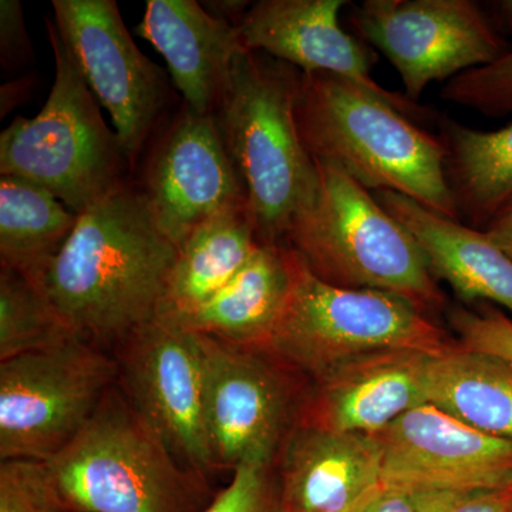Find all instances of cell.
Returning <instances> with one entry per match:
<instances>
[{"mask_svg": "<svg viewBox=\"0 0 512 512\" xmlns=\"http://www.w3.org/2000/svg\"><path fill=\"white\" fill-rule=\"evenodd\" d=\"M177 254L144 192L126 183L79 214L32 284L77 338L116 348L157 318Z\"/></svg>", "mask_w": 512, "mask_h": 512, "instance_id": "1", "label": "cell"}, {"mask_svg": "<svg viewBox=\"0 0 512 512\" xmlns=\"http://www.w3.org/2000/svg\"><path fill=\"white\" fill-rule=\"evenodd\" d=\"M295 116L313 160L339 168L369 191L397 192L458 220L440 137L392 104L340 77L301 72Z\"/></svg>", "mask_w": 512, "mask_h": 512, "instance_id": "2", "label": "cell"}, {"mask_svg": "<svg viewBox=\"0 0 512 512\" xmlns=\"http://www.w3.org/2000/svg\"><path fill=\"white\" fill-rule=\"evenodd\" d=\"M299 79L291 64L242 50L212 114L261 244H285L318 190V167L296 124Z\"/></svg>", "mask_w": 512, "mask_h": 512, "instance_id": "3", "label": "cell"}, {"mask_svg": "<svg viewBox=\"0 0 512 512\" xmlns=\"http://www.w3.org/2000/svg\"><path fill=\"white\" fill-rule=\"evenodd\" d=\"M315 163L318 190L285 244L326 284L394 293L427 313L443 308L444 293L413 235L372 191L339 168Z\"/></svg>", "mask_w": 512, "mask_h": 512, "instance_id": "4", "label": "cell"}, {"mask_svg": "<svg viewBox=\"0 0 512 512\" xmlns=\"http://www.w3.org/2000/svg\"><path fill=\"white\" fill-rule=\"evenodd\" d=\"M46 464L72 512H201L210 504L207 480L178 464L119 383Z\"/></svg>", "mask_w": 512, "mask_h": 512, "instance_id": "5", "label": "cell"}, {"mask_svg": "<svg viewBox=\"0 0 512 512\" xmlns=\"http://www.w3.org/2000/svg\"><path fill=\"white\" fill-rule=\"evenodd\" d=\"M47 32L55 56L52 92L36 117H16L0 134V175L40 185L82 214L128 183L131 165L49 20Z\"/></svg>", "mask_w": 512, "mask_h": 512, "instance_id": "6", "label": "cell"}, {"mask_svg": "<svg viewBox=\"0 0 512 512\" xmlns=\"http://www.w3.org/2000/svg\"><path fill=\"white\" fill-rule=\"evenodd\" d=\"M451 346L447 333L414 303L394 293L326 284L301 258L291 296L264 348L316 382L360 357L392 350L441 355Z\"/></svg>", "mask_w": 512, "mask_h": 512, "instance_id": "7", "label": "cell"}, {"mask_svg": "<svg viewBox=\"0 0 512 512\" xmlns=\"http://www.w3.org/2000/svg\"><path fill=\"white\" fill-rule=\"evenodd\" d=\"M119 380L114 357L74 338L0 362V458L47 461Z\"/></svg>", "mask_w": 512, "mask_h": 512, "instance_id": "8", "label": "cell"}, {"mask_svg": "<svg viewBox=\"0 0 512 512\" xmlns=\"http://www.w3.org/2000/svg\"><path fill=\"white\" fill-rule=\"evenodd\" d=\"M195 335L215 467H275L301 414V375L265 348Z\"/></svg>", "mask_w": 512, "mask_h": 512, "instance_id": "9", "label": "cell"}, {"mask_svg": "<svg viewBox=\"0 0 512 512\" xmlns=\"http://www.w3.org/2000/svg\"><path fill=\"white\" fill-rule=\"evenodd\" d=\"M349 23L392 63L414 103L431 83L450 82L510 52L473 0H363L352 5Z\"/></svg>", "mask_w": 512, "mask_h": 512, "instance_id": "10", "label": "cell"}, {"mask_svg": "<svg viewBox=\"0 0 512 512\" xmlns=\"http://www.w3.org/2000/svg\"><path fill=\"white\" fill-rule=\"evenodd\" d=\"M114 359L121 390L178 464L202 478L214 473L197 335L157 316L117 345Z\"/></svg>", "mask_w": 512, "mask_h": 512, "instance_id": "11", "label": "cell"}, {"mask_svg": "<svg viewBox=\"0 0 512 512\" xmlns=\"http://www.w3.org/2000/svg\"><path fill=\"white\" fill-rule=\"evenodd\" d=\"M55 26L97 103L109 111L130 165L168 103L165 73L138 49L116 0H53Z\"/></svg>", "mask_w": 512, "mask_h": 512, "instance_id": "12", "label": "cell"}, {"mask_svg": "<svg viewBox=\"0 0 512 512\" xmlns=\"http://www.w3.org/2000/svg\"><path fill=\"white\" fill-rule=\"evenodd\" d=\"M383 484L409 493L512 487V441L426 403L376 434Z\"/></svg>", "mask_w": 512, "mask_h": 512, "instance_id": "13", "label": "cell"}, {"mask_svg": "<svg viewBox=\"0 0 512 512\" xmlns=\"http://www.w3.org/2000/svg\"><path fill=\"white\" fill-rule=\"evenodd\" d=\"M140 188L177 248L207 222L247 207L214 116L185 106L151 151Z\"/></svg>", "mask_w": 512, "mask_h": 512, "instance_id": "14", "label": "cell"}, {"mask_svg": "<svg viewBox=\"0 0 512 512\" xmlns=\"http://www.w3.org/2000/svg\"><path fill=\"white\" fill-rule=\"evenodd\" d=\"M346 0H259L238 25L245 50L262 52L302 73H325L355 83L392 104L410 119H430V111L392 92L373 77L375 56L359 37L340 25Z\"/></svg>", "mask_w": 512, "mask_h": 512, "instance_id": "15", "label": "cell"}, {"mask_svg": "<svg viewBox=\"0 0 512 512\" xmlns=\"http://www.w3.org/2000/svg\"><path fill=\"white\" fill-rule=\"evenodd\" d=\"M431 356L392 350L360 357L316 380L299 420L323 429L376 436L427 400Z\"/></svg>", "mask_w": 512, "mask_h": 512, "instance_id": "16", "label": "cell"}, {"mask_svg": "<svg viewBox=\"0 0 512 512\" xmlns=\"http://www.w3.org/2000/svg\"><path fill=\"white\" fill-rule=\"evenodd\" d=\"M275 468L289 512H359L384 487L376 436L302 421Z\"/></svg>", "mask_w": 512, "mask_h": 512, "instance_id": "17", "label": "cell"}, {"mask_svg": "<svg viewBox=\"0 0 512 512\" xmlns=\"http://www.w3.org/2000/svg\"><path fill=\"white\" fill-rule=\"evenodd\" d=\"M164 57L184 106L212 116L242 50L238 30L195 0H147L136 28Z\"/></svg>", "mask_w": 512, "mask_h": 512, "instance_id": "18", "label": "cell"}, {"mask_svg": "<svg viewBox=\"0 0 512 512\" xmlns=\"http://www.w3.org/2000/svg\"><path fill=\"white\" fill-rule=\"evenodd\" d=\"M373 195L419 242L437 282H447L466 302H493L512 313V258L484 231L397 192Z\"/></svg>", "mask_w": 512, "mask_h": 512, "instance_id": "19", "label": "cell"}, {"mask_svg": "<svg viewBox=\"0 0 512 512\" xmlns=\"http://www.w3.org/2000/svg\"><path fill=\"white\" fill-rule=\"evenodd\" d=\"M299 264L289 245L261 244L220 292L194 311L167 319L231 345L264 348L291 296Z\"/></svg>", "mask_w": 512, "mask_h": 512, "instance_id": "20", "label": "cell"}, {"mask_svg": "<svg viewBox=\"0 0 512 512\" xmlns=\"http://www.w3.org/2000/svg\"><path fill=\"white\" fill-rule=\"evenodd\" d=\"M444 173L458 220L484 231L512 202V123L494 131L439 120Z\"/></svg>", "mask_w": 512, "mask_h": 512, "instance_id": "21", "label": "cell"}, {"mask_svg": "<svg viewBox=\"0 0 512 512\" xmlns=\"http://www.w3.org/2000/svg\"><path fill=\"white\" fill-rule=\"evenodd\" d=\"M261 245L248 208L229 211L202 225L178 248L158 316L197 309L247 265Z\"/></svg>", "mask_w": 512, "mask_h": 512, "instance_id": "22", "label": "cell"}, {"mask_svg": "<svg viewBox=\"0 0 512 512\" xmlns=\"http://www.w3.org/2000/svg\"><path fill=\"white\" fill-rule=\"evenodd\" d=\"M427 400L478 431L512 441V365L454 343L431 356Z\"/></svg>", "mask_w": 512, "mask_h": 512, "instance_id": "23", "label": "cell"}, {"mask_svg": "<svg viewBox=\"0 0 512 512\" xmlns=\"http://www.w3.org/2000/svg\"><path fill=\"white\" fill-rule=\"evenodd\" d=\"M79 214L52 192L0 175V262L35 282L72 235Z\"/></svg>", "mask_w": 512, "mask_h": 512, "instance_id": "24", "label": "cell"}, {"mask_svg": "<svg viewBox=\"0 0 512 512\" xmlns=\"http://www.w3.org/2000/svg\"><path fill=\"white\" fill-rule=\"evenodd\" d=\"M77 338L25 276L0 268V362Z\"/></svg>", "mask_w": 512, "mask_h": 512, "instance_id": "25", "label": "cell"}, {"mask_svg": "<svg viewBox=\"0 0 512 512\" xmlns=\"http://www.w3.org/2000/svg\"><path fill=\"white\" fill-rule=\"evenodd\" d=\"M440 97L483 116L512 114V50L494 63L454 77L441 90Z\"/></svg>", "mask_w": 512, "mask_h": 512, "instance_id": "26", "label": "cell"}, {"mask_svg": "<svg viewBox=\"0 0 512 512\" xmlns=\"http://www.w3.org/2000/svg\"><path fill=\"white\" fill-rule=\"evenodd\" d=\"M0 512H72L64 504L46 461L2 460Z\"/></svg>", "mask_w": 512, "mask_h": 512, "instance_id": "27", "label": "cell"}, {"mask_svg": "<svg viewBox=\"0 0 512 512\" xmlns=\"http://www.w3.org/2000/svg\"><path fill=\"white\" fill-rule=\"evenodd\" d=\"M201 512H289L275 467L244 466Z\"/></svg>", "mask_w": 512, "mask_h": 512, "instance_id": "28", "label": "cell"}, {"mask_svg": "<svg viewBox=\"0 0 512 512\" xmlns=\"http://www.w3.org/2000/svg\"><path fill=\"white\" fill-rule=\"evenodd\" d=\"M450 325L463 348L501 357L512 365V320L491 308L481 311L457 306L448 312Z\"/></svg>", "mask_w": 512, "mask_h": 512, "instance_id": "29", "label": "cell"}, {"mask_svg": "<svg viewBox=\"0 0 512 512\" xmlns=\"http://www.w3.org/2000/svg\"><path fill=\"white\" fill-rule=\"evenodd\" d=\"M417 512H512V487L412 493Z\"/></svg>", "mask_w": 512, "mask_h": 512, "instance_id": "30", "label": "cell"}, {"mask_svg": "<svg viewBox=\"0 0 512 512\" xmlns=\"http://www.w3.org/2000/svg\"><path fill=\"white\" fill-rule=\"evenodd\" d=\"M0 55L3 66H18L30 55L28 33L18 0L0 2Z\"/></svg>", "mask_w": 512, "mask_h": 512, "instance_id": "31", "label": "cell"}, {"mask_svg": "<svg viewBox=\"0 0 512 512\" xmlns=\"http://www.w3.org/2000/svg\"><path fill=\"white\" fill-rule=\"evenodd\" d=\"M359 512H417L413 495L409 491L384 485Z\"/></svg>", "mask_w": 512, "mask_h": 512, "instance_id": "32", "label": "cell"}, {"mask_svg": "<svg viewBox=\"0 0 512 512\" xmlns=\"http://www.w3.org/2000/svg\"><path fill=\"white\" fill-rule=\"evenodd\" d=\"M201 5L214 18L238 28L252 3L244 0H212V2H201Z\"/></svg>", "mask_w": 512, "mask_h": 512, "instance_id": "33", "label": "cell"}, {"mask_svg": "<svg viewBox=\"0 0 512 512\" xmlns=\"http://www.w3.org/2000/svg\"><path fill=\"white\" fill-rule=\"evenodd\" d=\"M488 238L512 258V202L484 229Z\"/></svg>", "mask_w": 512, "mask_h": 512, "instance_id": "34", "label": "cell"}, {"mask_svg": "<svg viewBox=\"0 0 512 512\" xmlns=\"http://www.w3.org/2000/svg\"><path fill=\"white\" fill-rule=\"evenodd\" d=\"M483 8L498 32L507 30L512 35V0L487 2L484 3Z\"/></svg>", "mask_w": 512, "mask_h": 512, "instance_id": "35", "label": "cell"}]
</instances>
